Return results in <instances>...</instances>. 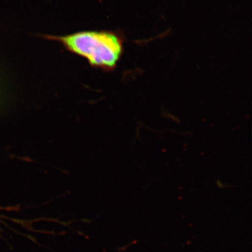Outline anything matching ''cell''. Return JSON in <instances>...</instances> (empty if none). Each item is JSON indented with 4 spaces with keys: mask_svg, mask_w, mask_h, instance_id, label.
Wrapping results in <instances>:
<instances>
[{
    "mask_svg": "<svg viewBox=\"0 0 252 252\" xmlns=\"http://www.w3.org/2000/svg\"><path fill=\"white\" fill-rule=\"evenodd\" d=\"M41 36L57 41L66 51L86 59L91 67L104 71L117 67L124 52V36L118 31H82L67 35Z\"/></svg>",
    "mask_w": 252,
    "mask_h": 252,
    "instance_id": "1",
    "label": "cell"
}]
</instances>
